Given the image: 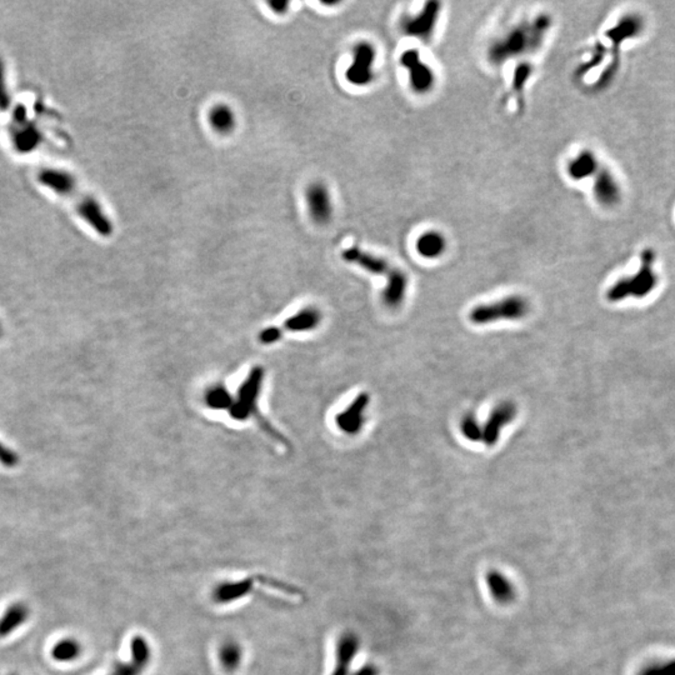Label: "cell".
I'll use <instances>...</instances> for the list:
<instances>
[{"label":"cell","instance_id":"obj_12","mask_svg":"<svg viewBox=\"0 0 675 675\" xmlns=\"http://www.w3.org/2000/svg\"><path fill=\"white\" fill-rule=\"evenodd\" d=\"M369 404V397L367 394H360L354 399L342 414L337 415L338 428L347 434H358L364 424V410Z\"/></svg>","mask_w":675,"mask_h":675},{"label":"cell","instance_id":"obj_26","mask_svg":"<svg viewBox=\"0 0 675 675\" xmlns=\"http://www.w3.org/2000/svg\"><path fill=\"white\" fill-rule=\"evenodd\" d=\"M533 73V67L529 63H520L515 68L514 76H513V91L517 96L518 105L523 109L524 105V88L529 78Z\"/></svg>","mask_w":675,"mask_h":675},{"label":"cell","instance_id":"obj_13","mask_svg":"<svg viewBox=\"0 0 675 675\" xmlns=\"http://www.w3.org/2000/svg\"><path fill=\"white\" fill-rule=\"evenodd\" d=\"M150 657L151 652L144 638L134 637L132 642V660L117 664L110 675H140L149 664Z\"/></svg>","mask_w":675,"mask_h":675},{"label":"cell","instance_id":"obj_2","mask_svg":"<svg viewBox=\"0 0 675 675\" xmlns=\"http://www.w3.org/2000/svg\"><path fill=\"white\" fill-rule=\"evenodd\" d=\"M552 28V18L541 14L531 23H521L487 49V60L493 65H503L525 54L538 52Z\"/></svg>","mask_w":675,"mask_h":675},{"label":"cell","instance_id":"obj_1","mask_svg":"<svg viewBox=\"0 0 675 675\" xmlns=\"http://www.w3.org/2000/svg\"><path fill=\"white\" fill-rule=\"evenodd\" d=\"M38 182L53 193L70 199L81 219L99 236L104 238L112 236L114 231L112 220L108 218L97 199L81 190L76 179L70 173L57 168H43L38 173Z\"/></svg>","mask_w":675,"mask_h":675},{"label":"cell","instance_id":"obj_31","mask_svg":"<svg viewBox=\"0 0 675 675\" xmlns=\"http://www.w3.org/2000/svg\"><path fill=\"white\" fill-rule=\"evenodd\" d=\"M11 105V96L6 83L4 62L0 59V112H6Z\"/></svg>","mask_w":675,"mask_h":675},{"label":"cell","instance_id":"obj_11","mask_svg":"<svg viewBox=\"0 0 675 675\" xmlns=\"http://www.w3.org/2000/svg\"><path fill=\"white\" fill-rule=\"evenodd\" d=\"M594 177L593 193L595 200L606 208H611L619 204L622 199V190L611 171H608L606 168H600Z\"/></svg>","mask_w":675,"mask_h":675},{"label":"cell","instance_id":"obj_25","mask_svg":"<svg viewBox=\"0 0 675 675\" xmlns=\"http://www.w3.org/2000/svg\"><path fill=\"white\" fill-rule=\"evenodd\" d=\"M319 323V314L311 309H306L296 316L289 318L285 325L292 332H304L308 329H313Z\"/></svg>","mask_w":675,"mask_h":675},{"label":"cell","instance_id":"obj_17","mask_svg":"<svg viewBox=\"0 0 675 675\" xmlns=\"http://www.w3.org/2000/svg\"><path fill=\"white\" fill-rule=\"evenodd\" d=\"M643 28L644 22L640 16L637 14H628L623 16L614 27L611 28L606 35L611 43L616 47H619L628 39L638 37L640 33L643 32Z\"/></svg>","mask_w":675,"mask_h":675},{"label":"cell","instance_id":"obj_18","mask_svg":"<svg viewBox=\"0 0 675 675\" xmlns=\"http://www.w3.org/2000/svg\"><path fill=\"white\" fill-rule=\"evenodd\" d=\"M408 288V277L400 269H391L388 283L383 290V301L389 308H398L403 303Z\"/></svg>","mask_w":675,"mask_h":675},{"label":"cell","instance_id":"obj_24","mask_svg":"<svg viewBox=\"0 0 675 675\" xmlns=\"http://www.w3.org/2000/svg\"><path fill=\"white\" fill-rule=\"evenodd\" d=\"M252 588V580H244L239 583H225L215 589L214 599L218 603H229L247 594Z\"/></svg>","mask_w":675,"mask_h":675},{"label":"cell","instance_id":"obj_22","mask_svg":"<svg viewBox=\"0 0 675 675\" xmlns=\"http://www.w3.org/2000/svg\"><path fill=\"white\" fill-rule=\"evenodd\" d=\"M209 122L218 133L226 134V133H231L236 127V115L231 108L221 104L212 109Z\"/></svg>","mask_w":675,"mask_h":675},{"label":"cell","instance_id":"obj_5","mask_svg":"<svg viewBox=\"0 0 675 675\" xmlns=\"http://www.w3.org/2000/svg\"><path fill=\"white\" fill-rule=\"evenodd\" d=\"M400 64L407 69L409 84L414 93L424 96L434 88V71L424 63L417 49H408L404 52L400 57Z\"/></svg>","mask_w":675,"mask_h":675},{"label":"cell","instance_id":"obj_36","mask_svg":"<svg viewBox=\"0 0 675 675\" xmlns=\"http://www.w3.org/2000/svg\"><path fill=\"white\" fill-rule=\"evenodd\" d=\"M0 337H1V325H0Z\"/></svg>","mask_w":675,"mask_h":675},{"label":"cell","instance_id":"obj_6","mask_svg":"<svg viewBox=\"0 0 675 675\" xmlns=\"http://www.w3.org/2000/svg\"><path fill=\"white\" fill-rule=\"evenodd\" d=\"M375 48L368 42L354 47L353 63L349 65L345 78L355 86H369L374 79Z\"/></svg>","mask_w":675,"mask_h":675},{"label":"cell","instance_id":"obj_23","mask_svg":"<svg viewBox=\"0 0 675 675\" xmlns=\"http://www.w3.org/2000/svg\"><path fill=\"white\" fill-rule=\"evenodd\" d=\"M81 653V645L74 638H65L54 645L52 649V657L57 662L68 663L79 658Z\"/></svg>","mask_w":675,"mask_h":675},{"label":"cell","instance_id":"obj_34","mask_svg":"<svg viewBox=\"0 0 675 675\" xmlns=\"http://www.w3.org/2000/svg\"><path fill=\"white\" fill-rule=\"evenodd\" d=\"M353 675H381V670L374 664H367L357 670Z\"/></svg>","mask_w":675,"mask_h":675},{"label":"cell","instance_id":"obj_7","mask_svg":"<svg viewBox=\"0 0 675 675\" xmlns=\"http://www.w3.org/2000/svg\"><path fill=\"white\" fill-rule=\"evenodd\" d=\"M440 11L442 4L439 1H428L417 16H409L403 21V32L409 37L418 38L423 42H429L434 34Z\"/></svg>","mask_w":675,"mask_h":675},{"label":"cell","instance_id":"obj_4","mask_svg":"<svg viewBox=\"0 0 675 675\" xmlns=\"http://www.w3.org/2000/svg\"><path fill=\"white\" fill-rule=\"evenodd\" d=\"M529 311V306L526 300L518 295L507 296L504 299L492 303L478 306L471 311V321L474 324L484 325L489 323L498 322L502 319L515 321L526 316Z\"/></svg>","mask_w":675,"mask_h":675},{"label":"cell","instance_id":"obj_28","mask_svg":"<svg viewBox=\"0 0 675 675\" xmlns=\"http://www.w3.org/2000/svg\"><path fill=\"white\" fill-rule=\"evenodd\" d=\"M637 675H675V658L649 662L638 670Z\"/></svg>","mask_w":675,"mask_h":675},{"label":"cell","instance_id":"obj_30","mask_svg":"<svg viewBox=\"0 0 675 675\" xmlns=\"http://www.w3.org/2000/svg\"><path fill=\"white\" fill-rule=\"evenodd\" d=\"M461 433L471 442H483V428L474 415H466L461 425Z\"/></svg>","mask_w":675,"mask_h":675},{"label":"cell","instance_id":"obj_29","mask_svg":"<svg viewBox=\"0 0 675 675\" xmlns=\"http://www.w3.org/2000/svg\"><path fill=\"white\" fill-rule=\"evenodd\" d=\"M205 402L208 404V407L213 409H225V408L231 409V398L226 389L221 386H217L207 393Z\"/></svg>","mask_w":675,"mask_h":675},{"label":"cell","instance_id":"obj_32","mask_svg":"<svg viewBox=\"0 0 675 675\" xmlns=\"http://www.w3.org/2000/svg\"><path fill=\"white\" fill-rule=\"evenodd\" d=\"M0 463L6 468H13L18 464V456L16 453L8 449L1 443H0Z\"/></svg>","mask_w":675,"mask_h":675},{"label":"cell","instance_id":"obj_15","mask_svg":"<svg viewBox=\"0 0 675 675\" xmlns=\"http://www.w3.org/2000/svg\"><path fill=\"white\" fill-rule=\"evenodd\" d=\"M343 258L345 262L357 264L368 273L376 274V275H386V274L388 275L391 273V268L386 259L375 257L370 253L362 250L359 248L350 247L345 249L343 252Z\"/></svg>","mask_w":675,"mask_h":675},{"label":"cell","instance_id":"obj_27","mask_svg":"<svg viewBox=\"0 0 675 675\" xmlns=\"http://www.w3.org/2000/svg\"><path fill=\"white\" fill-rule=\"evenodd\" d=\"M219 659L228 671H234L241 662V648L234 642L225 643L220 648Z\"/></svg>","mask_w":675,"mask_h":675},{"label":"cell","instance_id":"obj_33","mask_svg":"<svg viewBox=\"0 0 675 675\" xmlns=\"http://www.w3.org/2000/svg\"><path fill=\"white\" fill-rule=\"evenodd\" d=\"M282 337V332L278 328H268L260 334V340L262 343L270 344L277 342L279 338Z\"/></svg>","mask_w":675,"mask_h":675},{"label":"cell","instance_id":"obj_10","mask_svg":"<svg viewBox=\"0 0 675 675\" xmlns=\"http://www.w3.org/2000/svg\"><path fill=\"white\" fill-rule=\"evenodd\" d=\"M308 209L313 220L318 224H325L332 218V199L327 188L322 183H314L306 189Z\"/></svg>","mask_w":675,"mask_h":675},{"label":"cell","instance_id":"obj_19","mask_svg":"<svg viewBox=\"0 0 675 675\" xmlns=\"http://www.w3.org/2000/svg\"><path fill=\"white\" fill-rule=\"evenodd\" d=\"M599 169V161L596 159L594 153L590 150H583L579 153L578 156L569 161L567 173L573 180L578 182V180H584L587 178L593 177Z\"/></svg>","mask_w":675,"mask_h":675},{"label":"cell","instance_id":"obj_14","mask_svg":"<svg viewBox=\"0 0 675 675\" xmlns=\"http://www.w3.org/2000/svg\"><path fill=\"white\" fill-rule=\"evenodd\" d=\"M487 590L494 601L499 606H509L515 600L517 592L514 585L502 572L492 569L485 574Z\"/></svg>","mask_w":675,"mask_h":675},{"label":"cell","instance_id":"obj_20","mask_svg":"<svg viewBox=\"0 0 675 675\" xmlns=\"http://www.w3.org/2000/svg\"><path fill=\"white\" fill-rule=\"evenodd\" d=\"M415 248L419 255L425 259H437L444 254L446 249V239L445 236L437 231H425L419 236L415 243Z\"/></svg>","mask_w":675,"mask_h":675},{"label":"cell","instance_id":"obj_8","mask_svg":"<svg viewBox=\"0 0 675 675\" xmlns=\"http://www.w3.org/2000/svg\"><path fill=\"white\" fill-rule=\"evenodd\" d=\"M517 415V408L510 402H504L494 408L490 412L487 423L483 427V442L487 446H493L498 443L502 429L507 424L512 423Z\"/></svg>","mask_w":675,"mask_h":675},{"label":"cell","instance_id":"obj_21","mask_svg":"<svg viewBox=\"0 0 675 675\" xmlns=\"http://www.w3.org/2000/svg\"><path fill=\"white\" fill-rule=\"evenodd\" d=\"M29 616V609L23 603H14L8 606L6 613L0 618V638H6L16 630V628L22 627L27 622Z\"/></svg>","mask_w":675,"mask_h":675},{"label":"cell","instance_id":"obj_35","mask_svg":"<svg viewBox=\"0 0 675 675\" xmlns=\"http://www.w3.org/2000/svg\"><path fill=\"white\" fill-rule=\"evenodd\" d=\"M269 6L278 14H284L285 11H288L289 3L288 1H270Z\"/></svg>","mask_w":675,"mask_h":675},{"label":"cell","instance_id":"obj_3","mask_svg":"<svg viewBox=\"0 0 675 675\" xmlns=\"http://www.w3.org/2000/svg\"><path fill=\"white\" fill-rule=\"evenodd\" d=\"M654 260L655 254L653 250L645 249L642 253V267L632 277L619 279L616 284L608 290V300L622 301L628 296L644 298L650 294L658 284V277L653 270Z\"/></svg>","mask_w":675,"mask_h":675},{"label":"cell","instance_id":"obj_9","mask_svg":"<svg viewBox=\"0 0 675 675\" xmlns=\"http://www.w3.org/2000/svg\"><path fill=\"white\" fill-rule=\"evenodd\" d=\"M262 375V368L253 369L252 374L249 375L247 381L239 389V402L231 408L233 418L246 419L252 414L253 408L255 405V399L259 394Z\"/></svg>","mask_w":675,"mask_h":675},{"label":"cell","instance_id":"obj_16","mask_svg":"<svg viewBox=\"0 0 675 675\" xmlns=\"http://www.w3.org/2000/svg\"><path fill=\"white\" fill-rule=\"evenodd\" d=\"M359 649V639L354 633H344L337 644V664L333 675H349V668Z\"/></svg>","mask_w":675,"mask_h":675}]
</instances>
